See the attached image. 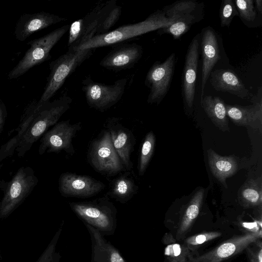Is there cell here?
Listing matches in <instances>:
<instances>
[{
    "mask_svg": "<svg viewBox=\"0 0 262 262\" xmlns=\"http://www.w3.org/2000/svg\"><path fill=\"white\" fill-rule=\"evenodd\" d=\"M93 50L69 48L65 54L52 61L50 63V73L47 83L37 105L40 106L49 101L62 86L66 79L93 54Z\"/></svg>",
    "mask_w": 262,
    "mask_h": 262,
    "instance_id": "cell-4",
    "label": "cell"
},
{
    "mask_svg": "<svg viewBox=\"0 0 262 262\" xmlns=\"http://www.w3.org/2000/svg\"><path fill=\"white\" fill-rule=\"evenodd\" d=\"M201 105L212 123L220 130L229 131L225 104L219 97L204 96Z\"/></svg>",
    "mask_w": 262,
    "mask_h": 262,
    "instance_id": "cell-25",
    "label": "cell"
},
{
    "mask_svg": "<svg viewBox=\"0 0 262 262\" xmlns=\"http://www.w3.org/2000/svg\"><path fill=\"white\" fill-rule=\"evenodd\" d=\"M69 25H64L49 33L29 41L30 48L18 63L9 72V79H14L30 69L51 58L50 51L69 31Z\"/></svg>",
    "mask_w": 262,
    "mask_h": 262,
    "instance_id": "cell-5",
    "label": "cell"
},
{
    "mask_svg": "<svg viewBox=\"0 0 262 262\" xmlns=\"http://www.w3.org/2000/svg\"><path fill=\"white\" fill-rule=\"evenodd\" d=\"M132 174L131 171H125L113 180L106 195L122 204L130 200L138 190Z\"/></svg>",
    "mask_w": 262,
    "mask_h": 262,
    "instance_id": "cell-24",
    "label": "cell"
},
{
    "mask_svg": "<svg viewBox=\"0 0 262 262\" xmlns=\"http://www.w3.org/2000/svg\"><path fill=\"white\" fill-rule=\"evenodd\" d=\"M204 196V189L198 190L191 198L182 218L178 229L176 237L180 239L186 234L198 217Z\"/></svg>",
    "mask_w": 262,
    "mask_h": 262,
    "instance_id": "cell-27",
    "label": "cell"
},
{
    "mask_svg": "<svg viewBox=\"0 0 262 262\" xmlns=\"http://www.w3.org/2000/svg\"><path fill=\"white\" fill-rule=\"evenodd\" d=\"M176 54L171 53L163 62L156 61L149 69L145 84L149 89L147 103L159 104L167 95L172 79Z\"/></svg>",
    "mask_w": 262,
    "mask_h": 262,
    "instance_id": "cell-10",
    "label": "cell"
},
{
    "mask_svg": "<svg viewBox=\"0 0 262 262\" xmlns=\"http://www.w3.org/2000/svg\"><path fill=\"white\" fill-rule=\"evenodd\" d=\"M66 18L46 12L24 14L18 19L14 30L16 39L23 41L33 33Z\"/></svg>",
    "mask_w": 262,
    "mask_h": 262,
    "instance_id": "cell-20",
    "label": "cell"
},
{
    "mask_svg": "<svg viewBox=\"0 0 262 262\" xmlns=\"http://www.w3.org/2000/svg\"><path fill=\"white\" fill-rule=\"evenodd\" d=\"M105 186L91 176L69 172L62 173L58 182L59 191L64 197L90 198L102 191Z\"/></svg>",
    "mask_w": 262,
    "mask_h": 262,
    "instance_id": "cell-13",
    "label": "cell"
},
{
    "mask_svg": "<svg viewBox=\"0 0 262 262\" xmlns=\"http://www.w3.org/2000/svg\"><path fill=\"white\" fill-rule=\"evenodd\" d=\"M72 102V99L65 95L40 106L37 105L35 117L16 148L19 157L23 156L49 127L57 123Z\"/></svg>",
    "mask_w": 262,
    "mask_h": 262,
    "instance_id": "cell-2",
    "label": "cell"
},
{
    "mask_svg": "<svg viewBox=\"0 0 262 262\" xmlns=\"http://www.w3.org/2000/svg\"><path fill=\"white\" fill-rule=\"evenodd\" d=\"M85 224L90 231L92 241L91 262H125L117 249L106 241L98 230Z\"/></svg>",
    "mask_w": 262,
    "mask_h": 262,
    "instance_id": "cell-23",
    "label": "cell"
},
{
    "mask_svg": "<svg viewBox=\"0 0 262 262\" xmlns=\"http://www.w3.org/2000/svg\"><path fill=\"white\" fill-rule=\"evenodd\" d=\"M202 55V79L201 100L204 97V89L210 73L221 59L219 36L210 26L203 28L200 33Z\"/></svg>",
    "mask_w": 262,
    "mask_h": 262,
    "instance_id": "cell-16",
    "label": "cell"
},
{
    "mask_svg": "<svg viewBox=\"0 0 262 262\" xmlns=\"http://www.w3.org/2000/svg\"><path fill=\"white\" fill-rule=\"evenodd\" d=\"M173 23V20L167 17L163 11L158 10L142 21L123 25L106 34L96 35L75 49L94 50L99 47L114 45L158 30Z\"/></svg>",
    "mask_w": 262,
    "mask_h": 262,
    "instance_id": "cell-1",
    "label": "cell"
},
{
    "mask_svg": "<svg viewBox=\"0 0 262 262\" xmlns=\"http://www.w3.org/2000/svg\"><path fill=\"white\" fill-rule=\"evenodd\" d=\"M238 13L232 0H223L220 9L221 26L229 27L233 18Z\"/></svg>",
    "mask_w": 262,
    "mask_h": 262,
    "instance_id": "cell-32",
    "label": "cell"
},
{
    "mask_svg": "<svg viewBox=\"0 0 262 262\" xmlns=\"http://www.w3.org/2000/svg\"><path fill=\"white\" fill-rule=\"evenodd\" d=\"M88 160L96 171L107 177L125 171L113 147L110 134L106 129L92 141L88 152Z\"/></svg>",
    "mask_w": 262,
    "mask_h": 262,
    "instance_id": "cell-6",
    "label": "cell"
},
{
    "mask_svg": "<svg viewBox=\"0 0 262 262\" xmlns=\"http://www.w3.org/2000/svg\"><path fill=\"white\" fill-rule=\"evenodd\" d=\"M116 3V0L110 1L100 18L96 35L110 32L111 29L119 19L122 8L117 5Z\"/></svg>",
    "mask_w": 262,
    "mask_h": 262,
    "instance_id": "cell-29",
    "label": "cell"
},
{
    "mask_svg": "<svg viewBox=\"0 0 262 262\" xmlns=\"http://www.w3.org/2000/svg\"><path fill=\"white\" fill-rule=\"evenodd\" d=\"M243 226L248 229L250 230V232H257L261 230L260 228H259L256 223H244Z\"/></svg>",
    "mask_w": 262,
    "mask_h": 262,
    "instance_id": "cell-37",
    "label": "cell"
},
{
    "mask_svg": "<svg viewBox=\"0 0 262 262\" xmlns=\"http://www.w3.org/2000/svg\"><path fill=\"white\" fill-rule=\"evenodd\" d=\"M255 7L257 8L258 11L261 14L262 13V0H255Z\"/></svg>",
    "mask_w": 262,
    "mask_h": 262,
    "instance_id": "cell-38",
    "label": "cell"
},
{
    "mask_svg": "<svg viewBox=\"0 0 262 262\" xmlns=\"http://www.w3.org/2000/svg\"><path fill=\"white\" fill-rule=\"evenodd\" d=\"M156 137L152 131L145 136L142 144L138 164L139 176H143L145 172L154 153Z\"/></svg>",
    "mask_w": 262,
    "mask_h": 262,
    "instance_id": "cell-31",
    "label": "cell"
},
{
    "mask_svg": "<svg viewBox=\"0 0 262 262\" xmlns=\"http://www.w3.org/2000/svg\"><path fill=\"white\" fill-rule=\"evenodd\" d=\"M163 243L166 245L164 255L170 262H187L191 254L186 246L177 243L170 233L164 235Z\"/></svg>",
    "mask_w": 262,
    "mask_h": 262,
    "instance_id": "cell-30",
    "label": "cell"
},
{
    "mask_svg": "<svg viewBox=\"0 0 262 262\" xmlns=\"http://www.w3.org/2000/svg\"><path fill=\"white\" fill-rule=\"evenodd\" d=\"M238 16L247 21H253L256 17V12L253 0H235L233 1Z\"/></svg>",
    "mask_w": 262,
    "mask_h": 262,
    "instance_id": "cell-33",
    "label": "cell"
},
{
    "mask_svg": "<svg viewBox=\"0 0 262 262\" xmlns=\"http://www.w3.org/2000/svg\"><path fill=\"white\" fill-rule=\"evenodd\" d=\"M261 237V230L230 238L212 250L197 256H190L187 262H222L244 251Z\"/></svg>",
    "mask_w": 262,
    "mask_h": 262,
    "instance_id": "cell-12",
    "label": "cell"
},
{
    "mask_svg": "<svg viewBox=\"0 0 262 262\" xmlns=\"http://www.w3.org/2000/svg\"><path fill=\"white\" fill-rule=\"evenodd\" d=\"M106 2L98 4L83 17L72 23L69 29V48L77 49L96 35Z\"/></svg>",
    "mask_w": 262,
    "mask_h": 262,
    "instance_id": "cell-17",
    "label": "cell"
},
{
    "mask_svg": "<svg viewBox=\"0 0 262 262\" xmlns=\"http://www.w3.org/2000/svg\"><path fill=\"white\" fill-rule=\"evenodd\" d=\"M166 8L163 11L173 23L158 29L157 32L159 34H171L174 39L180 38L203 18L201 5L196 1H179Z\"/></svg>",
    "mask_w": 262,
    "mask_h": 262,
    "instance_id": "cell-7",
    "label": "cell"
},
{
    "mask_svg": "<svg viewBox=\"0 0 262 262\" xmlns=\"http://www.w3.org/2000/svg\"><path fill=\"white\" fill-rule=\"evenodd\" d=\"M37 102H33L26 108L18 126V133L0 148V164L11 156L20 142L22 137L32 122L37 112Z\"/></svg>",
    "mask_w": 262,
    "mask_h": 262,
    "instance_id": "cell-26",
    "label": "cell"
},
{
    "mask_svg": "<svg viewBox=\"0 0 262 262\" xmlns=\"http://www.w3.org/2000/svg\"><path fill=\"white\" fill-rule=\"evenodd\" d=\"M207 157L211 173L225 187L227 188L226 179L238 170V163L236 158L233 155L221 156L211 148L207 150Z\"/></svg>",
    "mask_w": 262,
    "mask_h": 262,
    "instance_id": "cell-22",
    "label": "cell"
},
{
    "mask_svg": "<svg viewBox=\"0 0 262 262\" xmlns=\"http://www.w3.org/2000/svg\"><path fill=\"white\" fill-rule=\"evenodd\" d=\"M1 253V252H0Z\"/></svg>",
    "mask_w": 262,
    "mask_h": 262,
    "instance_id": "cell-40",
    "label": "cell"
},
{
    "mask_svg": "<svg viewBox=\"0 0 262 262\" xmlns=\"http://www.w3.org/2000/svg\"><path fill=\"white\" fill-rule=\"evenodd\" d=\"M126 83L127 79L125 78L117 80L112 84H105L88 77L82 81V90L89 106L102 112L121 99Z\"/></svg>",
    "mask_w": 262,
    "mask_h": 262,
    "instance_id": "cell-8",
    "label": "cell"
},
{
    "mask_svg": "<svg viewBox=\"0 0 262 262\" xmlns=\"http://www.w3.org/2000/svg\"><path fill=\"white\" fill-rule=\"evenodd\" d=\"M222 233L220 232H206L187 238L184 241V245L190 251L196 247L220 237Z\"/></svg>",
    "mask_w": 262,
    "mask_h": 262,
    "instance_id": "cell-34",
    "label": "cell"
},
{
    "mask_svg": "<svg viewBox=\"0 0 262 262\" xmlns=\"http://www.w3.org/2000/svg\"><path fill=\"white\" fill-rule=\"evenodd\" d=\"M81 127V122L71 124L70 120H67L57 122L43 135L39 147V154L64 151L73 155L75 151L73 140Z\"/></svg>",
    "mask_w": 262,
    "mask_h": 262,
    "instance_id": "cell-11",
    "label": "cell"
},
{
    "mask_svg": "<svg viewBox=\"0 0 262 262\" xmlns=\"http://www.w3.org/2000/svg\"><path fill=\"white\" fill-rule=\"evenodd\" d=\"M238 198L245 207L261 206L262 203L261 178L248 180L239 189Z\"/></svg>",
    "mask_w": 262,
    "mask_h": 262,
    "instance_id": "cell-28",
    "label": "cell"
},
{
    "mask_svg": "<svg viewBox=\"0 0 262 262\" xmlns=\"http://www.w3.org/2000/svg\"><path fill=\"white\" fill-rule=\"evenodd\" d=\"M200 33L192 39L187 50L182 75V95L185 107H193L199 58Z\"/></svg>",
    "mask_w": 262,
    "mask_h": 262,
    "instance_id": "cell-14",
    "label": "cell"
},
{
    "mask_svg": "<svg viewBox=\"0 0 262 262\" xmlns=\"http://www.w3.org/2000/svg\"><path fill=\"white\" fill-rule=\"evenodd\" d=\"M38 183L30 167L19 168L9 183L0 202V218L9 215L28 196Z\"/></svg>",
    "mask_w": 262,
    "mask_h": 262,
    "instance_id": "cell-9",
    "label": "cell"
},
{
    "mask_svg": "<svg viewBox=\"0 0 262 262\" xmlns=\"http://www.w3.org/2000/svg\"><path fill=\"white\" fill-rule=\"evenodd\" d=\"M7 110L5 103L0 100V126H3L7 116Z\"/></svg>",
    "mask_w": 262,
    "mask_h": 262,
    "instance_id": "cell-36",
    "label": "cell"
},
{
    "mask_svg": "<svg viewBox=\"0 0 262 262\" xmlns=\"http://www.w3.org/2000/svg\"><path fill=\"white\" fill-rule=\"evenodd\" d=\"M262 88L251 97L252 104L248 106L225 104L226 114L236 125L262 129Z\"/></svg>",
    "mask_w": 262,
    "mask_h": 262,
    "instance_id": "cell-18",
    "label": "cell"
},
{
    "mask_svg": "<svg viewBox=\"0 0 262 262\" xmlns=\"http://www.w3.org/2000/svg\"><path fill=\"white\" fill-rule=\"evenodd\" d=\"M70 207L81 220L101 234H113L117 223V209L107 195L93 200L69 203Z\"/></svg>",
    "mask_w": 262,
    "mask_h": 262,
    "instance_id": "cell-3",
    "label": "cell"
},
{
    "mask_svg": "<svg viewBox=\"0 0 262 262\" xmlns=\"http://www.w3.org/2000/svg\"><path fill=\"white\" fill-rule=\"evenodd\" d=\"M143 53L142 46L136 43L119 45L102 59L100 65L114 71L130 69L141 58Z\"/></svg>",
    "mask_w": 262,
    "mask_h": 262,
    "instance_id": "cell-19",
    "label": "cell"
},
{
    "mask_svg": "<svg viewBox=\"0 0 262 262\" xmlns=\"http://www.w3.org/2000/svg\"><path fill=\"white\" fill-rule=\"evenodd\" d=\"M210 81L217 91L228 92L242 99L251 98V93L242 80L231 69H215L211 72Z\"/></svg>",
    "mask_w": 262,
    "mask_h": 262,
    "instance_id": "cell-21",
    "label": "cell"
},
{
    "mask_svg": "<svg viewBox=\"0 0 262 262\" xmlns=\"http://www.w3.org/2000/svg\"><path fill=\"white\" fill-rule=\"evenodd\" d=\"M255 247L246 248V252L250 262H262V245L260 241H256Z\"/></svg>",
    "mask_w": 262,
    "mask_h": 262,
    "instance_id": "cell-35",
    "label": "cell"
},
{
    "mask_svg": "<svg viewBox=\"0 0 262 262\" xmlns=\"http://www.w3.org/2000/svg\"><path fill=\"white\" fill-rule=\"evenodd\" d=\"M118 117L108 118L104 127L111 135L113 147L118 154L125 171H132L131 154L134 151L136 139L132 131L123 125Z\"/></svg>",
    "mask_w": 262,
    "mask_h": 262,
    "instance_id": "cell-15",
    "label": "cell"
},
{
    "mask_svg": "<svg viewBox=\"0 0 262 262\" xmlns=\"http://www.w3.org/2000/svg\"><path fill=\"white\" fill-rule=\"evenodd\" d=\"M2 127H3V126H0V132L1 131V130L2 129Z\"/></svg>",
    "mask_w": 262,
    "mask_h": 262,
    "instance_id": "cell-39",
    "label": "cell"
}]
</instances>
